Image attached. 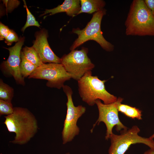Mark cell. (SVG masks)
<instances>
[{"label":"cell","instance_id":"6da1fadb","mask_svg":"<svg viewBox=\"0 0 154 154\" xmlns=\"http://www.w3.org/2000/svg\"><path fill=\"white\" fill-rule=\"evenodd\" d=\"M3 123L9 132L15 135L10 142L23 145L27 143L38 131L37 120L34 115L27 108L21 107H14L11 114L4 117Z\"/></svg>","mask_w":154,"mask_h":154},{"label":"cell","instance_id":"7a4b0ae2","mask_svg":"<svg viewBox=\"0 0 154 154\" xmlns=\"http://www.w3.org/2000/svg\"><path fill=\"white\" fill-rule=\"evenodd\" d=\"M127 36H154V15L143 0H133L125 22Z\"/></svg>","mask_w":154,"mask_h":154},{"label":"cell","instance_id":"3957f363","mask_svg":"<svg viewBox=\"0 0 154 154\" xmlns=\"http://www.w3.org/2000/svg\"><path fill=\"white\" fill-rule=\"evenodd\" d=\"M106 81L100 80L97 76H92V71L86 73L78 81L79 94L82 100L91 106L95 104L98 99L106 104L116 101L117 97L106 90Z\"/></svg>","mask_w":154,"mask_h":154},{"label":"cell","instance_id":"277c9868","mask_svg":"<svg viewBox=\"0 0 154 154\" xmlns=\"http://www.w3.org/2000/svg\"><path fill=\"white\" fill-rule=\"evenodd\" d=\"M106 13V9L104 8L93 14L90 21L84 28L81 30L79 28L72 29V32L77 35L78 37L70 47L71 50H75L89 40L96 41L106 51L111 52L114 50V45L104 38L101 29L102 19Z\"/></svg>","mask_w":154,"mask_h":154},{"label":"cell","instance_id":"5b68a950","mask_svg":"<svg viewBox=\"0 0 154 154\" xmlns=\"http://www.w3.org/2000/svg\"><path fill=\"white\" fill-rule=\"evenodd\" d=\"M140 131L139 127L135 125L130 129L121 130L119 135L113 133L109 137L111 145L108 154H124L132 144L139 143L147 145L154 151V140L139 135Z\"/></svg>","mask_w":154,"mask_h":154},{"label":"cell","instance_id":"8992f818","mask_svg":"<svg viewBox=\"0 0 154 154\" xmlns=\"http://www.w3.org/2000/svg\"><path fill=\"white\" fill-rule=\"evenodd\" d=\"M88 49L84 47L74 50L60 58L61 64L71 78L79 80L87 72L91 71L95 65L88 56Z\"/></svg>","mask_w":154,"mask_h":154},{"label":"cell","instance_id":"52a82bcc","mask_svg":"<svg viewBox=\"0 0 154 154\" xmlns=\"http://www.w3.org/2000/svg\"><path fill=\"white\" fill-rule=\"evenodd\" d=\"M62 88L67 98L66 114L62 132V143L65 144L71 141L79 134L80 130L77 125V121L85 113L86 108L82 105L76 106L74 105L72 97L73 92L70 87L64 85Z\"/></svg>","mask_w":154,"mask_h":154},{"label":"cell","instance_id":"ba28073f","mask_svg":"<svg viewBox=\"0 0 154 154\" xmlns=\"http://www.w3.org/2000/svg\"><path fill=\"white\" fill-rule=\"evenodd\" d=\"M28 78L46 80L47 87L60 89L71 77L61 63H50L38 67Z\"/></svg>","mask_w":154,"mask_h":154},{"label":"cell","instance_id":"9c48e42d","mask_svg":"<svg viewBox=\"0 0 154 154\" xmlns=\"http://www.w3.org/2000/svg\"><path fill=\"white\" fill-rule=\"evenodd\" d=\"M123 100L122 98L119 97L115 102L107 104L102 103L100 100L96 101V104L99 111V116L90 130L91 133L96 125H98L101 122H104L106 126V140L109 139L110 135L113 133L112 129L114 126H116V130L117 131L128 129L121 122L118 116L117 107Z\"/></svg>","mask_w":154,"mask_h":154},{"label":"cell","instance_id":"30bf717a","mask_svg":"<svg viewBox=\"0 0 154 154\" xmlns=\"http://www.w3.org/2000/svg\"><path fill=\"white\" fill-rule=\"evenodd\" d=\"M25 38L20 37L19 41L13 46L5 48L9 51V55L7 60L3 61L1 65V69L6 76L13 77L16 83L23 86L25 85L24 78L20 73V57L22 47L24 44Z\"/></svg>","mask_w":154,"mask_h":154},{"label":"cell","instance_id":"8fae6325","mask_svg":"<svg viewBox=\"0 0 154 154\" xmlns=\"http://www.w3.org/2000/svg\"><path fill=\"white\" fill-rule=\"evenodd\" d=\"M47 31L44 29L37 32L33 46L38 53L43 63H61L60 58L56 56L51 48L48 43Z\"/></svg>","mask_w":154,"mask_h":154},{"label":"cell","instance_id":"7c38bea8","mask_svg":"<svg viewBox=\"0 0 154 154\" xmlns=\"http://www.w3.org/2000/svg\"><path fill=\"white\" fill-rule=\"evenodd\" d=\"M80 9V0H65L62 4L55 8L46 9L42 15L50 13V15H52L58 13L65 12L68 15L73 17L78 15Z\"/></svg>","mask_w":154,"mask_h":154},{"label":"cell","instance_id":"4fadbf2b","mask_svg":"<svg viewBox=\"0 0 154 154\" xmlns=\"http://www.w3.org/2000/svg\"><path fill=\"white\" fill-rule=\"evenodd\" d=\"M80 10L78 15L82 13L92 14L104 8L106 3L103 0H80Z\"/></svg>","mask_w":154,"mask_h":154},{"label":"cell","instance_id":"5bb4252c","mask_svg":"<svg viewBox=\"0 0 154 154\" xmlns=\"http://www.w3.org/2000/svg\"><path fill=\"white\" fill-rule=\"evenodd\" d=\"M21 52L28 61L37 67L44 64L38 53L33 46H25L23 48Z\"/></svg>","mask_w":154,"mask_h":154},{"label":"cell","instance_id":"9a60e30c","mask_svg":"<svg viewBox=\"0 0 154 154\" xmlns=\"http://www.w3.org/2000/svg\"><path fill=\"white\" fill-rule=\"evenodd\" d=\"M117 108L118 111L129 117L139 120L142 119L141 111L135 107L120 103L118 106Z\"/></svg>","mask_w":154,"mask_h":154},{"label":"cell","instance_id":"2e32d148","mask_svg":"<svg viewBox=\"0 0 154 154\" xmlns=\"http://www.w3.org/2000/svg\"><path fill=\"white\" fill-rule=\"evenodd\" d=\"M20 57L21 62L20 70L21 75L24 78L29 77L37 67L28 61L25 58L21 52Z\"/></svg>","mask_w":154,"mask_h":154},{"label":"cell","instance_id":"e0dca14e","mask_svg":"<svg viewBox=\"0 0 154 154\" xmlns=\"http://www.w3.org/2000/svg\"><path fill=\"white\" fill-rule=\"evenodd\" d=\"M14 90L13 88L0 79V99L11 103L13 97Z\"/></svg>","mask_w":154,"mask_h":154},{"label":"cell","instance_id":"ac0fdd59","mask_svg":"<svg viewBox=\"0 0 154 154\" xmlns=\"http://www.w3.org/2000/svg\"><path fill=\"white\" fill-rule=\"evenodd\" d=\"M23 1L26 10L27 19L25 24L22 28L21 31L24 32L27 28L30 26H34L40 27V25L28 9L25 1V0H23Z\"/></svg>","mask_w":154,"mask_h":154},{"label":"cell","instance_id":"d6986e66","mask_svg":"<svg viewBox=\"0 0 154 154\" xmlns=\"http://www.w3.org/2000/svg\"><path fill=\"white\" fill-rule=\"evenodd\" d=\"M14 111V107L11 103L0 99V115H9Z\"/></svg>","mask_w":154,"mask_h":154},{"label":"cell","instance_id":"ffe728a7","mask_svg":"<svg viewBox=\"0 0 154 154\" xmlns=\"http://www.w3.org/2000/svg\"><path fill=\"white\" fill-rule=\"evenodd\" d=\"M7 11L10 13L17 8L20 4V2L18 0H3Z\"/></svg>","mask_w":154,"mask_h":154},{"label":"cell","instance_id":"44dd1931","mask_svg":"<svg viewBox=\"0 0 154 154\" xmlns=\"http://www.w3.org/2000/svg\"><path fill=\"white\" fill-rule=\"evenodd\" d=\"M5 39V42L7 45H11L13 42H17L19 40V38L13 30L10 29L9 35Z\"/></svg>","mask_w":154,"mask_h":154},{"label":"cell","instance_id":"7402d4cb","mask_svg":"<svg viewBox=\"0 0 154 154\" xmlns=\"http://www.w3.org/2000/svg\"><path fill=\"white\" fill-rule=\"evenodd\" d=\"M11 29L8 27L0 22V39L3 40L5 39L9 35Z\"/></svg>","mask_w":154,"mask_h":154},{"label":"cell","instance_id":"603a6c76","mask_svg":"<svg viewBox=\"0 0 154 154\" xmlns=\"http://www.w3.org/2000/svg\"><path fill=\"white\" fill-rule=\"evenodd\" d=\"M145 3L154 15V0H144Z\"/></svg>","mask_w":154,"mask_h":154},{"label":"cell","instance_id":"cb8c5ba5","mask_svg":"<svg viewBox=\"0 0 154 154\" xmlns=\"http://www.w3.org/2000/svg\"><path fill=\"white\" fill-rule=\"evenodd\" d=\"M143 154H154V151L150 149L145 151Z\"/></svg>","mask_w":154,"mask_h":154},{"label":"cell","instance_id":"d4e9b609","mask_svg":"<svg viewBox=\"0 0 154 154\" xmlns=\"http://www.w3.org/2000/svg\"><path fill=\"white\" fill-rule=\"evenodd\" d=\"M149 138L151 139H153L154 138V133L152 135L150 136Z\"/></svg>","mask_w":154,"mask_h":154},{"label":"cell","instance_id":"484cf974","mask_svg":"<svg viewBox=\"0 0 154 154\" xmlns=\"http://www.w3.org/2000/svg\"><path fill=\"white\" fill-rule=\"evenodd\" d=\"M66 154H70V153H67Z\"/></svg>","mask_w":154,"mask_h":154}]
</instances>
